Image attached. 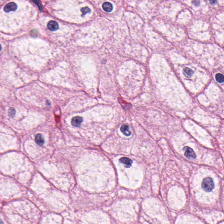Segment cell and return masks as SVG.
Here are the masks:
<instances>
[{
  "label": "cell",
  "mask_w": 224,
  "mask_h": 224,
  "mask_svg": "<svg viewBox=\"0 0 224 224\" xmlns=\"http://www.w3.org/2000/svg\"><path fill=\"white\" fill-rule=\"evenodd\" d=\"M27 0H11L0 9V30H25L32 19L33 6Z\"/></svg>",
  "instance_id": "6da1fadb"
},
{
  "label": "cell",
  "mask_w": 224,
  "mask_h": 224,
  "mask_svg": "<svg viewBox=\"0 0 224 224\" xmlns=\"http://www.w3.org/2000/svg\"><path fill=\"white\" fill-rule=\"evenodd\" d=\"M202 187L206 192L211 191L214 187V184L212 179L207 177L204 179L202 181Z\"/></svg>",
  "instance_id": "7a4b0ae2"
},
{
  "label": "cell",
  "mask_w": 224,
  "mask_h": 224,
  "mask_svg": "<svg viewBox=\"0 0 224 224\" xmlns=\"http://www.w3.org/2000/svg\"><path fill=\"white\" fill-rule=\"evenodd\" d=\"M183 150L184 151V155L187 158L194 159L196 158L195 152L191 148L188 146L184 147L183 148Z\"/></svg>",
  "instance_id": "3957f363"
},
{
  "label": "cell",
  "mask_w": 224,
  "mask_h": 224,
  "mask_svg": "<svg viewBox=\"0 0 224 224\" xmlns=\"http://www.w3.org/2000/svg\"><path fill=\"white\" fill-rule=\"evenodd\" d=\"M47 27L49 30L55 31L58 29L59 25L56 21H51L47 24Z\"/></svg>",
  "instance_id": "277c9868"
},
{
  "label": "cell",
  "mask_w": 224,
  "mask_h": 224,
  "mask_svg": "<svg viewBox=\"0 0 224 224\" xmlns=\"http://www.w3.org/2000/svg\"><path fill=\"white\" fill-rule=\"evenodd\" d=\"M82 117L81 116H75L71 120V124L75 127H79L81 126L83 122Z\"/></svg>",
  "instance_id": "5b68a950"
},
{
  "label": "cell",
  "mask_w": 224,
  "mask_h": 224,
  "mask_svg": "<svg viewBox=\"0 0 224 224\" xmlns=\"http://www.w3.org/2000/svg\"><path fill=\"white\" fill-rule=\"evenodd\" d=\"M120 162L121 163L125 165V167L128 168H130L132 164V161L130 158H126V157H123L120 159Z\"/></svg>",
  "instance_id": "8992f818"
},
{
  "label": "cell",
  "mask_w": 224,
  "mask_h": 224,
  "mask_svg": "<svg viewBox=\"0 0 224 224\" xmlns=\"http://www.w3.org/2000/svg\"><path fill=\"white\" fill-rule=\"evenodd\" d=\"M35 142L38 145L42 146L45 142L44 138L41 134H37L35 137Z\"/></svg>",
  "instance_id": "52a82bcc"
},
{
  "label": "cell",
  "mask_w": 224,
  "mask_h": 224,
  "mask_svg": "<svg viewBox=\"0 0 224 224\" xmlns=\"http://www.w3.org/2000/svg\"><path fill=\"white\" fill-rule=\"evenodd\" d=\"M120 130L122 133L126 136H129L131 134V132L130 130L129 127L126 125H122L120 128Z\"/></svg>",
  "instance_id": "ba28073f"
},
{
  "label": "cell",
  "mask_w": 224,
  "mask_h": 224,
  "mask_svg": "<svg viewBox=\"0 0 224 224\" xmlns=\"http://www.w3.org/2000/svg\"><path fill=\"white\" fill-rule=\"evenodd\" d=\"M103 9L105 12H110L113 10V6L109 2H105L103 4Z\"/></svg>",
  "instance_id": "9c48e42d"
},
{
  "label": "cell",
  "mask_w": 224,
  "mask_h": 224,
  "mask_svg": "<svg viewBox=\"0 0 224 224\" xmlns=\"http://www.w3.org/2000/svg\"><path fill=\"white\" fill-rule=\"evenodd\" d=\"M193 73L194 72L193 71H192V69H191L189 67H185L183 70V74L186 78H191L192 77Z\"/></svg>",
  "instance_id": "30bf717a"
},
{
  "label": "cell",
  "mask_w": 224,
  "mask_h": 224,
  "mask_svg": "<svg viewBox=\"0 0 224 224\" xmlns=\"http://www.w3.org/2000/svg\"><path fill=\"white\" fill-rule=\"evenodd\" d=\"M215 78L216 81L219 83H222L224 82V76L222 74L218 73L216 75Z\"/></svg>",
  "instance_id": "8fae6325"
},
{
  "label": "cell",
  "mask_w": 224,
  "mask_h": 224,
  "mask_svg": "<svg viewBox=\"0 0 224 224\" xmlns=\"http://www.w3.org/2000/svg\"><path fill=\"white\" fill-rule=\"evenodd\" d=\"M91 11L90 10V9L88 7H84V8H83L82 9H81V12H82V16H84V15H86V14L88 13H89Z\"/></svg>",
  "instance_id": "7c38bea8"
},
{
  "label": "cell",
  "mask_w": 224,
  "mask_h": 224,
  "mask_svg": "<svg viewBox=\"0 0 224 224\" xmlns=\"http://www.w3.org/2000/svg\"><path fill=\"white\" fill-rule=\"evenodd\" d=\"M16 113V111L15 109L14 108L11 107L9 109V116L10 117H13L15 116Z\"/></svg>",
  "instance_id": "4fadbf2b"
},
{
  "label": "cell",
  "mask_w": 224,
  "mask_h": 224,
  "mask_svg": "<svg viewBox=\"0 0 224 224\" xmlns=\"http://www.w3.org/2000/svg\"><path fill=\"white\" fill-rule=\"evenodd\" d=\"M192 2L195 6H198L200 4V0H192Z\"/></svg>",
  "instance_id": "5bb4252c"
},
{
  "label": "cell",
  "mask_w": 224,
  "mask_h": 224,
  "mask_svg": "<svg viewBox=\"0 0 224 224\" xmlns=\"http://www.w3.org/2000/svg\"><path fill=\"white\" fill-rule=\"evenodd\" d=\"M209 1L211 5L215 4L217 2V0H209Z\"/></svg>",
  "instance_id": "9a60e30c"
},
{
  "label": "cell",
  "mask_w": 224,
  "mask_h": 224,
  "mask_svg": "<svg viewBox=\"0 0 224 224\" xmlns=\"http://www.w3.org/2000/svg\"><path fill=\"white\" fill-rule=\"evenodd\" d=\"M5 0H0V4L2 3Z\"/></svg>",
  "instance_id": "2e32d148"
},
{
  "label": "cell",
  "mask_w": 224,
  "mask_h": 224,
  "mask_svg": "<svg viewBox=\"0 0 224 224\" xmlns=\"http://www.w3.org/2000/svg\"><path fill=\"white\" fill-rule=\"evenodd\" d=\"M1 50H2V46H1V44H0V51H1Z\"/></svg>",
  "instance_id": "e0dca14e"
}]
</instances>
